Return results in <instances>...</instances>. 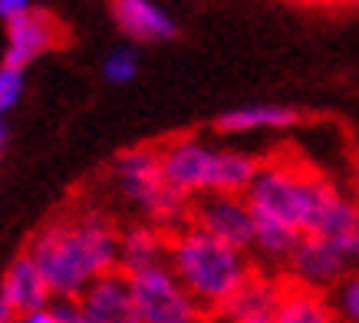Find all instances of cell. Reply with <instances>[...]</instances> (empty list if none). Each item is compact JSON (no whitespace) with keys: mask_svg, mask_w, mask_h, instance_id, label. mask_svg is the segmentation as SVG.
I'll list each match as a JSON object with an SVG mask.
<instances>
[{"mask_svg":"<svg viewBox=\"0 0 359 323\" xmlns=\"http://www.w3.org/2000/svg\"><path fill=\"white\" fill-rule=\"evenodd\" d=\"M244 198L254 215L294 228L300 237L316 235L339 241L359 231V202L327 178L287 162H261V172L254 175Z\"/></svg>","mask_w":359,"mask_h":323,"instance_id":"cell-1","label":"cell"},{"mask_svg":"<svg viewBox=\"0 0 359 323\" xmlns=\"http://www.w3.org/2000/svg\"><path fill=\"white\" fill-rule=\"evenodd\" d=\"M53 297H79L99 277L119 270V231L106 218H60L27 244Z\"/></svg>","mask_w":359,"mask_h":323,"instance_id":"cell-2","label":"cell"},{"mask_svg":"<svg viewBox=\"0 0 359 323\" xmlns=\"http://www.w3.org/2000/svg\"><path fill=\"white\" fill-rule=\"evenodd\" d=\"M165 264L172 268L178 284L185 287L188 297L198 303V310L208 320H215L257 277L250 254H241V251L221 244L211 235L198 231L195 225H185L168 235Z\"/></svg>","mask_w":359,"mask_h":323,"instance_id":"cell-3","label":"cell"},{"mask_svg":"<svg viewBox=\"0 0 359 323\" xmlns=\"http://www.w3.org/2000/svg\"><path fill=\"white\" fill-rule=\"evenodd\" d=\"M158 165L162 178L172 192L185 195L195 202L201 195H244L261 172L257 155L238 149H218L195 136H178V139L158 145Z\"/></svg>","mask_w":359,"mask_h":323,"instance_id":"cell-4","label":"cell"},{"mask_svg":"<svg viewBox=\"0 0 359 323\" xmlns=\"http://www.w3.org/2000/svg\"><path fill=\"white\" fill-rule=\"evenodd\" d=\"M112 178H116L122 198L132 202L139 211H145L155 221V228L178 231L191 221V202L165 185L158 149L152 145H135V149L119 152L112 162Z\"/></svg>","mask_w":359,"mask_h":323,"instance_id":"cell-5","label":"cell"},{"mask_svg":"<svg viewBox=\"0 0 359 323\" xmlns=\"http://www.w3.org/2000/svg\"><path fill=\"white\" fill-rule=\"evenodd\" d=\"M129 277L132 301L139 307L142 323H201L208 320L198 310V303L188 297V291L178 284L168 264L126 274Z\"/></svg>","mask_w":359,"mask_h":323,"instance_id":"cell-6","label":"cell"},{"mask_svg":"<svg viewBox=\"0 0 359 323\" xmlns=\"http://www.w3.org/2000/svg\"><path fill=\"white\" fill-rule=\"evenodd\" d=\"M188 225L241 254H254V211L244 195H201L191 202Z\"/></svg>","mask_w":359,"mask_h":323,"instance_id":"cell-7","label":"cell"},{"mask_svg":"<svg viewBox=\"0 0 359 323\" xmlns=\"http://www.w3.org/2000/svg\"><path fill=\"white\" fill-rule=\"evenodd\" d=\"M349 270L353 268H349L346 254L339 251L337 241L316 235L300 237L290 261H287V274H290L287 280H294L300 287H310L316 294H330Z\"/></svg>","mask_w":359,"mask_h":323,"instance_id":"cell-8","label":"cell"},{"mask_svg":"<svg viewBox=\"0 0 359 323\" xmlns=\"http://www.w3.org/2000/svg\"><path fill=\"white\" fill-rule=\"evenodd\" d=\"M63 23L46 11H30L7 23V53H4V66L13 70H27V66L43 56L46 50L63 44Z\"/></svg>","mask_w":359,"mask_h":323,"instance_id":"cell-9","label":"cell"},{"mask_svg":"<svg viewBox=\"0 0 359 323\" xmlns=\"http://www.w3.org/2000/svg\"><path fill=\"white\" fill-rule=\"evenodd\" d=\"M79 310L86 323H142L129 291V277L122 270L99 277L86 294H79Z\"/></svg>","mask_w":359,"mask_h":323,"instance_id":"cell-10","label":"cell"},{"mask_svg":"<svg viewBox=\"0 0 359 323\" xmlns=\"http://www.w3.org/2000/svg\"><path fill=\"white\" fill-rule=\"evenodd\" d=\"M0 297L17 310V317H23V313H30V310H40V307H46V303L53 301V294L46 287L36 261L27 251L11 261V268H7L4 280H0Z\"/></svg>","mask_w":359,"mask_h":323,"instance_id":"cell-11","label":"cell"},{"mask_svg":"<svg viewBox=\"0 0 359 323\" xmlns=\"http://www.w3.org/2000/svg\"><path fill=\"white\" fill-rule=\"evenodd\" d=\"M112 17L126 37L142 40V44H162V40H175L182 33L178 23L162 7H155L152 0H116Z\"/></svg>","mask_w":359,"mask_h":323,"instance_id":"cell-12","label":"cell"},{"mask_svg":"<svg viewBox=\"0 0 359 323\" xmlns=\"http://www.w3.org/2000/svg\"><path fill=\"white\" fill-rule=\"evenodd\" d=\"M277 301H280V280L257 277L215 317V323H273L277 317Z\"/></svg>","mask_w":359,"mask_h":323,"instance_id":"cell-13","label":"cell"},{"mask_svg":"<svg viewBox=\"0 0 359 323\" xmlns=\"http://www.w3.org/2000/svg\"><path fill=\"white\" fill-rule=\"evenodd\" d=\"M168 254V237L162 228L155 225H132L119 231V270L122 274H135V270L165 264Z\"/></svg>","mask_w":359,"mask_h":323,"instance_id":"cell-14","label":"cell"},{"mask_svg":"<svg viewBox=\"0 0 359 323\" xmlns=\"http://www.w3.org/2000/svg\"><path fill=\"white\" fill-rule=\"evenodd\" d=\"M273 323H339L327 294L300 287L294 280H280V301Z\"/></svg>","mask_w":359,"mask_h":323,"instance_id":"cell-15","label":"cell"},{"mask_svg":"<svg viewBox=\"0 0 359 323\" xmlns=\"http://www.w3.org/2000/svg\"><path fill=\"white\" fill-rule=\"evenodd\" d=\"M300 122V112L290 106H241L228 109L215 119V129L221 136H244L254 129H290Z\"/></svg>","mask_w":359,"mask_h":323,"instance_id":"cell-16","label":"cell"},{"mask_svg":"<svg viewBox=\"0 0 359 323\" xmlns=\"http://www.w3.org/2000/svg\"><path fill=\"white\" fill-rule=\"evenodd\" d=\"M297 241H300V235L294 228L254 215V254L264 258L267 264H287L297 248Z\"/></svg>","mask_w":359,"mask_h":323,"instance_id":"cell-17","label":"cell"},{"mask_svg":"<svg viewBox=\"0 0 359 323\" xmlns=\"http://www.w3.org/2000/svg\"><path fill=\"white\" fill-rule=\"evenodd\" d=\"M327 301L339 323H359V270H349L346 277L327 294Z\"/></svg>","mask_w":359,"mask_h":323,"instance_id":"cell-18","label":"cell"},{"mask_svg":"<svg viewBox=\"0 0 359 323\" xmlns=\"http://www.w3.org/2000/svg\"><path fill=\"white\" fill-rule=\"evenodd\" d=\"M135 73H139V60H135V53L126 50V46H122V50H112V53L106 56V63H102V76H106L109 83H116V86L132 83Z\"/></svg>","mask_w":359,"mask_h":323,"instance_id":"cell-19","label":"cell"},{"mask_svg":"<svg viewBox=\"0 0 359 323\" xmlns=\"http://www.w3.org/2000/svg\"><path fill=\"white\" fill-rule=\"evenodd\" d=\"M23 70H13V66H0V116L11 112L17 103L23 99Z\"/></svg>","mask_w":359,"mask_h":323,"instance_id":"cell-20","label":"cell"},{"mask_svg":"<svg viewBox=\"0 0 359 323\" xmlns=\"http://www.w3.org/2000/svg\"><path fill=\"white\" fill-rule=\"evenodd\" d=\"M50 307H53V313L63 323H86L83 320V310H79V297H53Z\"/></svg>","mask_w":359,"mask_h":323,"instance_id":"cell-21","label":"cell"},{"mask_svg":"<svg viewBox=\"0 0 359 323\" xmlns=\"http://www.w3.org/2000/svg\"><path fill=\"white\" fill-rule=\"evenodd\" d=\"M30 0H0V20L4 23H13L17 17H23V13H30Z\"/></svg>","mask_w":359,"mask_h":323,"instance_id":"cell-22","label":"cell"},{"mask_svg":"<svg viewBox=\"0 0 359 323\" xmlns=\"http://www.w3.org/2000/svg\"><path fill=\"white\" fill-rule=\"evenodd\" d=\"M17 323H63V320H60L53 313V307L46 303L40 310H30V313H23V317H17Z\"/></svg>","mask_w":359,"mask_h":323,"instance_id":"cell-23","label":"cell"},{"mask_svg":"<svg viewBox=\"0 0 359 323\" xmlns=\"http://www.w3.org/2000/svg\"><path fill=\"white\" fill-rule=\"evenodd\" d=\"M0 323H17V310L4 297H0Z\"/></svg>","mask_w":359,"mask_h":323,"instance_id":"cell-24","label":"cell"},{"mask_svg":"<svg viewBox=\"0 0 359 323\" xmlns=\"http://www.w3.org/2000/svg\"><path fill=\"white\" fill-rule=\"evenodd\" d=\"M7 136H11V129H7V122H4V116H0V155H4V149H7Z\"/></svg>","mask_w":359,"mask_h":323,"instance_id":"cell-25","label":"cell"},{"mask_svg":"<svg viewBox=\"0 0 359 323\" xmlns=\"http://www.w3.org/2000/svg\"><path fill=\"white\" fill-rule=\"evenodd\" d=\"M201 323H215V320H201Z\"/></svg>","mask_w":359,"mask_h":323,"instance_id":"cell-26","label":"cell"}]
</instances>
